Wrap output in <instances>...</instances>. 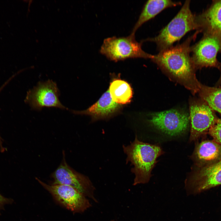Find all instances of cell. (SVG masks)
<instances>
[{"label":"cell","instance_id":"obj_4","mask_svg":"<svg viewBox=\"0 0 221 221\" xmlns=\"http://www.w3.org/2000/svg\"><path fill=\"white\" fill-rule=\"evenodd\" d=\"M142 41L138 42L135 34L126 37L113 36L105 39L99 52L110 60L115 62L130 58H153V55L147 53L142 48Z\"/></svg>","mask_w":221,"mask_h":221},{"label":"cell","instance_id":"obj_20","mask_svg":"<svg viewBox=\"0 0 221 221\" xmlns=\"http://www.w3.org/2000/svg\"><path fill=\"white\" fill-rule=\"evenodd\" d=\"M13 77H12L10 78V79H9L0 88V92L2 91V90L3 89V88H4V87L10 81V80L13 78ZM0 147L1 149L2 150H3V147L2 146V139L0 136Z\"/></svg>","mask_w":221,"mask_h":221},{"label":"cell","instance_id":"obj_16","mask_svg":"<svg viewBox=\"0 0 221 221\" xmlns=\"http://www.w3.org/2000/svg\"><path fill=\"white\" fill-rule=\"evenodd\" d=\"M108 90L113 101L119 105L130 103L132 97V90L130 85L121 79H115L112 81Z\"/></svg>","mask_w":221,"mask_h":221},{"label":"cell","instance_id":"obj_18","mask_svg":"<svg viewBox=\"0 0 221 221\" xmlns=\"http://www.w3.org/2000/svg\"><path fill=\"white\" fill-rule=\"evenodd\" d=\"M208 134L213 140L221 145V118H219L216 123L209 130Z\"/></svg>","mask_w":221,"mask_h":221},{"label":"cell","instance_id":"obj_15","mask_svg":"<svg viewBox=\"0 0 221 221\" xmlns=\"http://www.w3.org/2000/svg\"><path fill=\"white\" fill-rule=\"evenodd\" d=\"M181 4L180 2L170 0H149L147 1L145 4L131 33L135 34L136 31L144 23L154 17L164 10Z\"/></svg>","mask_w":221,"mask_h":221},{"label":"cell","instance_id":"obj_21","mask_svg":"<svg viewBox=\"0 0 221 221\" xmlns=\"http://www.w3.org/2000/svg\"><path fill=\"white\" fill-rule=\"evenodd\" d=\"M220 71L221 72V75L220 76L217 81L216 85V86H219L221 85V62L220 63L219 68H218Z\"/></svg>","mask_w":221,"mask_h":221},{"label":"cell","instance_id":"obj_7","mask_svg":"<svg viewBox=\"0 0 221 221\" xmlns=\"http://www.w3.org/2000/svg\"><path fill=\"white\" fill-rule=\"evenodd\" d=\"M36 179L58 203L73 213H82L91 206L86 197L74 188L66 185H48Z\"/></svg>","mask_w":221,"mask_h":221},{"label":"cell","instance_id":"obj_19","mask_svg":"<svg viewBox=\"0 0 221 221\" xmlns=\"http://www.w3.org/2000/svg\"><path fill=\"white\" fill-rule=\"evenodd\" d=\"M10 200L5 198L0 194V208L6 204L10 202Z\"/></svg>","mask_w":221,"mask_h":221},{"label":"cell","instance_id":"obj_11","mask_svg":"<svg viewBox=\"0 0 221 221\" xmlns=\"http://www.w3.org/2000/svg\"><path fill=\"white\" fill-rule=\"evenodd\" d=\"M221 185V159L209 166L195 167L189 181L192 192L199 193Z\"/></svg>","mask_w":221,"mask_h":221},{"label":"cell","instance_id":"obj_10","mask_svg":"<svg viewBox=\"0 0 221 221\" xmlns=\"http://www.w3.org/2000/svg\"><path fill=\"white\" fill-rule=\"evenodd\" d=\"M148 120L153 126L172 136L180 134L187 129L189 117L186 113L171 109L150 114Z\"/></svg>","mask_w":221,"mask_h":221},{"label":"cell","instance_id":"obj_13","mask_svg":"<svg viewBox=\"0 0 221 221\" xmlns=\"http://www.w3.org/2000/svg\"><path fill=\"white\" fill-rule=\"evenodd\" d=\"M191 158L196 167L211 165L221 159V145L213 139L197 142Z\"/></svg>","mask_w":221,"mask_h":221},{"label":"cell","instance_id":"obj_5","mask_svg":"<svg viewBox=\"0 0 221 221\" xmlns=\"http://www.w3.org/2000/svg\"><path fill=\"white\" fill-rule=\"evenodd\" d=\"M191 57L196 69L204 67L219 68L220 63L217 55L221 53V36L203 34L201 38L191 47Z\"/></svg>","mask_w":221,"mask_h":221},{"label":"cell","instance_id":"obj_3","mask_svg":"<svg viewBox=\"0 0 221 221\" xmlns=\"http://www.w3.org/2000/svg\"><path fill=\"white\" fill-rule=\"evenodd\" d=\"M190 0L184 2L179 11L156 36L142 40L154 42L159 52L168 48L187 33L197 30L196 15L190 9Z\"/></svg>","mask_w":221,"mask_h":221},{"label":"cell","instance_id":"obj_6","mask_svg":"<svg viewBox=\"0 0 221 221\" xmlns=\"http://www.w3.org/2000/svg\"><path fill=\"white\" fill-rule=\"evenodd\" d=\"M191 124L189 140L196 141L205 136L219 118L215 111L204 101H193L190 107Z\"/></svg>","mask_w":221,"mask_h":221},{"label":"cell","instance_id":"obj_9","mask_svg":"<svg viewBox=\"0 0 221 221\" xmlns=\"http://www.w3.org/2000/svg\"><path fill=\"white\" fill-rule=\"evenodd\" d=\"M59 90L55 82L49 79L40 82L27 93L25 102L32 109L40 110L44 107L67 109L59 99Z\"/></svg>","mask_w":221,"mask_h":221},{"label":"cell","instance_id":"obj_8","mask_svg":"<svg viewBox=\"0 0 221 221\" xmlns=\"http://www.w3.org/2000/svg\"><path fill=\"white\" fill-rule=\"evenodd\" d=\"M54 181L52 184L64 185L72 187L83 194L86 197L97 202L95 197L94 187L88 178L72 169L68 165L63 152L62 162L53 173Z\"/></svg>","mask_w":221,"mask_h":221},{"label":"cell","instance_id":"obj_17","mask_svg":"<svg viewBox=\"0 0 221 221\" xmlns=\"http://www.w3.org/2000/svg\"><path fill=\"white\" fill-rule=\"evenodd\" d=\"M198 92L202 99L221 114V85L211 87L201 84Z\"/></svg>","mask_w":221,"mask_h":221},{"label":"cell","instance_id":"obj_12","mask_svg":"<svg viewBox=\"0 0 221 221\" xmlns=\"http://www.w3.org/2000/svg\"><path fill=\"white\" fill-rule=\"evenodd\" d=\"M197 30L221 36V0H213L203 12L196 15Z\"/></svg>","mask_w":221,"mask_h":221},{"label":"cell","instance_id":"obj_2","mask_svg":"<svg viewBox=\"0 0 221 221\" xmlns=\"http://www.w3.org/2000/svg\"><path fill=\"white\" fill-rule=\"evenodd\" d=\"M123 148L127 156L126 162H130L133 166L131 169L135 175L133 184L148 182L157 159L163 153L161 149L158 145L140 141L136 136L129 145H123Z\"/></svg>","mask_w":221,"mask_h":221},{"label":"cell","instance_id":"obj_22","mask_svg":"<svg viewBox=\"0 0 221 221\" xmlns=\"http://www.w3.org/2000/svg\"><path fill=\"white\" fill-rule=\"evenodd\" d=\"M114 221V220H112V221Z\"/></svg>","mask_w":221,"mask_h":221},{"label":"cell","instance_id":"obj_1","mask_svg":"<svg viewBox=\"0 0 221 221\" xmlns=\"http://www.w3.org/2000/svg\"><path fill=\"white\" fill-rule=\"evenodd\" d=\"M184 42L153 55L152 61L178 80L194 94L199 91L201 83L195 75L190 44L198 33L196 32Z\"/></svg>","mask_w":221,"mask_h":221},{"label":"cell","instance_id":"obj_14","mask_svg":"<svg viewBox=\"0 0 221 221\" xmlns=\"http://www.w3.org/2000/svg\"><path fill=\"white\" fill-rule=\"evenodd\" d=\"M120 108V105L113 101L108 90L96 103L86 110H73L72 112L76 114L89 115L95 121L109 118L117 113Z\"/></svg>","mask_w":221,"mask_h":221}]
</instances>
